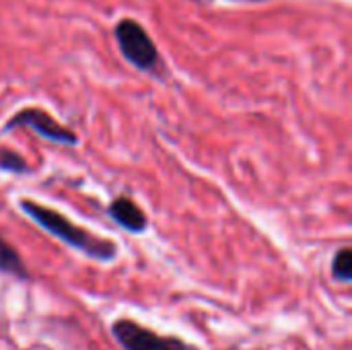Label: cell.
Instances as JSON below:
<instances>
[{
    "label": "cell",
    "mask_w": 352,
    "mask_h": 350,
    "mask_svg": "<svg viewBox=\"0 0 352 350\" xmlns=\"http://www.w3.org/2000/svg\"><path fill=\"white\" fill-rule=\"evenodd\" d=\"M111 334L124 350H194L175 336H161L128 318L116 320L111 324Z\"/></svg>",
    "instance_id": "3957f363"
},
{
    "label": "cell",
    "mask_w": 352,
    "mask_h": 350,
    "mask_svg": "<svg viewBox=\"0 0 352 350\" xmlns=\"http://www.w3.org/2000/svg\"><path fill=\"white\" fill-rule=\"evenodd\" d=\"M107 215L113 223H118L122 229L130 233H144L148 227V219L144 210L136 202H132L128 196L113 198V202L107 206Z\"/></svg>",
    "instance_id": "5b68a950"
},
{
    "label": "cell",
    "mask_w": 352,
    "mask_h": 350,
    "mask_svg": "<svg viewBox=\"0 0 352 350\" xmlns=\"http://www.w3.org/2000/svg\"><path fill=\"white\" fill-rule=\"evenodd\" d=\"M231 350H235V349H231Z\"/></svg>",
    "instance_id": "9c48e42d"
},
{
    "label": "cell",
    "mask_w": 352,
    "mask_h": 350,
    "mask_svg": "<svg viewBox=\"0 0 352 350\" xmlns=\"http://www.w3.org/2000/svg\"><path fill=\"white\" fill-rule=\"evenodd\" d=\"M118 47L122 52V56L138 70L148 72V74H159L163 64H161V56L157 50V43L151 39V35L146 33V29L134 21V19H122L118 21L116 29H113Z\"/></svg>",
    "instance_id": "7a4b0ae2"
},
{
    "label": "cell",
    "mask_w": 352,
    "mask_h": 350,
    "mask_svg": "<svg viewBox=\"0 0 352 350\" xmlns=\"http://www.w3.org/2000/svg\"><path fill=\"white\" fill-rule=\"evenodd\" d=\"M14 128H29L33 130L37 136L47 138L52 142H60V144H76L78 138L76 134L62 126L58 120H54L47 111L39 109V107H27L16 111L4 126V130H14Z\"/></svg>",
    "instance_id": "277c9868"
},
{
    "label": "cell",
    "mask_w": 352,
    "mask_h": 350,
    "mask_svg": "<svg viewBox=\"0 0 352 350\" xmlns=\"http://www.w3.org/2000/svg\"><path fill=\"white\" fill-rule=\"evenodd\" d=\"M0 169L8 171V173H25V171H29L27 161L19 153H14L10 149H0Z\"/></svg>",
    "instance_id": "ba28073f"
},
{
    "label": "cell",
    "mask_w": 352,
    "mask_h": 350,
    "mask_svg": "<svg viewBox=\"0 0 352 350\" xmlns=\"http://www.w3.org/2000/svg\"><path fill=\"white\" fill-rule=\"evenodd\" d=\"M19 208L33 221L37 223L41 229H45L50 235H54L56 239H60L62 243L82 252L85 256L99 260V262H111L118 256V245L111 239H103L93 235L91 231L74 225L72 221H68L64 215L33 202V200H21Z\"/></svg>",
    "instance_id": "6da1fadb"
},
{
    "label": "cell",
    "mask_w": 352,
    "mask_h": 350,
    "mask_svg": "<svg viewBox=\"0 0 352 350\" xmlns=\"http://www.w3.org/2000/svg\"><path fill=\"white\" fill-rule=\"evenodd\" d=\"M0 274H8L21 281H29V272L19 256V252L0 237Z\"/></svg>",
    "instance_id": "8992f818"
},
{
    "label": "cell",
    "mask_w": 352,
    "mask_h": 350,
    "mask_svg": "<svg viewBox=\"0 0 352 350\" xmlns=\"http://www.w3.org/2000/svg\"><path fill=\"white\" fill-rule=\"evenodd\" d=\"M332 276L338 283H351L352 281V250L351 248H342L340 252H336L334 260H332Z\"/></svg>",
    "instance_id": "52a82bcc"
}]
</instances>
